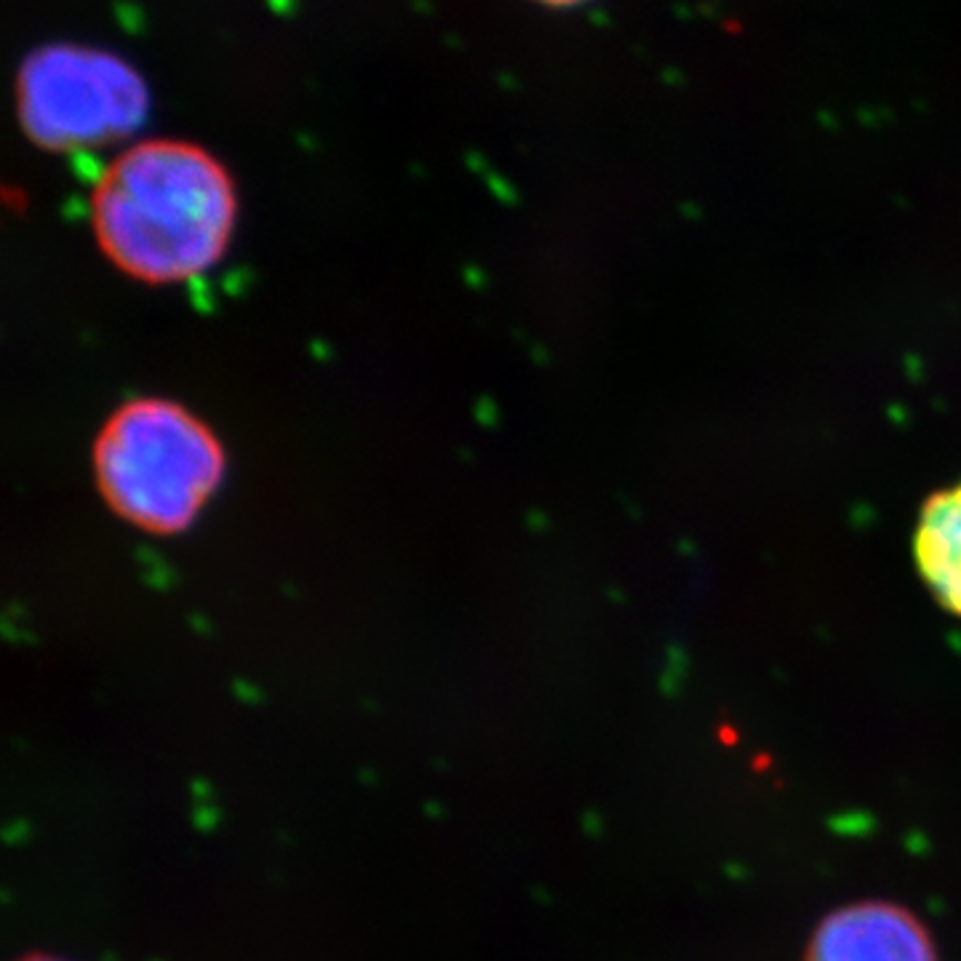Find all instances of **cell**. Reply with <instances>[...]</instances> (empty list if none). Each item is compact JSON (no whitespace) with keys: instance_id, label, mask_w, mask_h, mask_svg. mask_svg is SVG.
<instances>
[{"instance_id":"277c9868","label":"cell","mask_w":961,"mask_h":961,"mask_svg":"<svg viewBox=\"0 0 961 961\" xmlns=\"http://www.w3.org/2000/svg\"><path fill=\"white\" fill-rule=\"evenodd\" d=\"M807 961H938L919 917L887 900H862L820 921Z\"/></svg>"},{"instance_id":"7a4b0ae2","label":"cell","mask_w":961,"mask_h":961,"mask_svg":"<svg viewBox=\"0 0 961 961\" xmlns=\"http://www.w3.org/2000/svg\"><path fill=\"white\" fill-rule=\"evenodd\" d=\"M96 479L115 513L147 532H180L222 479L212 430L166 401H136L104 425Z\"/></svg>"},{"instance_id":"8992f818","label":"cell","mask_w":961,"mask_h":961,"mask_svg":"<svg viewBox=\"0 0 961 961\" xmlns=\"http://www.w3.org/2000/svg\"><path fill=\"white\" fill-rule=\"evenodd\" d=\"M538 3H545V6H574V3H583V0H538Z\"/></svg>"},{"instance_id":"6da1fadb","label":"cell","mask_w":961,"mask_h":961,"mask_svg":"<svg viewBox=\"0 0 961 961\" xmlns=\"http://www.w3.org/2000/svg\"><path fill=\"white\" fill-rule=\"evenodd\" d=\"M96 238L113 263L142 280L201 276L233 233L231 176L206 150L153 140L110 161L91 198Z\"/></svg>"},{"instance_id":"5b68a950","label":"cell","mask_w":961,"mask_h":961,"mask_svg":"<svg viewBox=\"0 0 961 961\" xmlns=\"http://www.w3.org/2000/svg\"><path fill=\"white\" fill-rule=\"evenodd\" d=\"M913 555L932 596L943 610L961 617V481L924 502Z\"/></svg>"},{"instance_id":"52a82bcc","label":"cell","mask_w":961,"mask_h":961,"mask_svg":"<svg viewBox=\"0 0 961 961\" xmlns=\"http://www.w3.org/2000/svg\"><path fill=\"white\" fill-rule=\"evenodd\" d=\"M22 961H68V959H57V957H28Z\"/></svg>"},{"instance_id":"3957f363","label":"cell","mask_w":961,"mask_h":961,"mask_svg":"<svg viewBox=\"0 0 961 961\" xmlns=\"http://www.w3.org/2000/svg\"><path fill=\"white\" fill-rule=\"evenodd\" d=\"M19 117L38 145L94 150L134 132L147 113L142 78L108 51L54 43L19 70Z\"/></svg>"}]
</instances>
